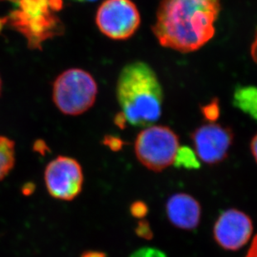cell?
Instances as JSON below:
<instances>
[{
    "instance_id": "1",
    "label": "cell",
    "mask_w": 257,
    "mask_h": 257,
    "mask_svg": "<svg viewBox=\"0 0 257 257\" xmlns=\"http://www.w3.org/2000/svg\"><path fill=\"white\" fill-rule=\"evenodd\" d=\"M221 7V0H162L153 34L163 47L197 51L215 35Z\"/></svg>"
},
{
    "instance_id": "2",
    "label": "cell",
    "mask_w": 257,
    "mask_h": 257,
    "mask_svg": "<svg viewBox=\"0 0 257 257\" xmlns=\"http://www.w3.org/2000/svg\"><path fill=\"white\" fill-rule=\"evenodd\" d=\"M116 97L121 112L117 125L126 122L138 127H148L162 115L163 92L155 72L148 63L134 62L119 74Z\"/></svg>"
},
{
    "instance_id": "3",
    "label": "cell",
    "mask_w": 257,
    "mask_h": 257,
    "mask_svg": "<svg viewBox=\"0 0 257 257\" xmlns=\"http://www.w3.org/2000/svg\"><path fill=\"white\" fill-rule=\"evenodd\" d=\"M97 84L89 73L80 68H70L61 73L54 82L53 99L63 114L78 116L94 104Z\"/></svg>"
},
{
    "instance_id": "4",
    "label": "cell",
    "mask_w": 257,
    "mask_h": 257,
    "mask_svg": "<svg viewBox=\"0 0 257 257\" xmlns=\"http://www.w3.org/2000/svg\"><path fill=\"white\" fill-rule=\"evenodd\" d=\"M179 148V138L166 126L145 127L135 141L137 158L153 172H162L173 164Z\"/></svg>"
},
{
    "instance_id": "5",
    "label": "cell",
    "mask_w": 257,
    "mask_h": 257,
    "mask_svg": "<svg viewBox=\"0 0 257 257\" xmlns=\"http://www.w3.org/2000/svg\"><path fill=\"white\" fill-rule=\"evenodd\" d=\"M96 24L107 38L125 40L139 29L141 16L132 0H105L97 10Z\"/></svg>"
},
{
    "instance_id": "6",
    "label": "cell",
    "mask_w": 257,
    "mask_h": 257,
    "mask_svg": "<svg viewBox=\"0 0 257 257\" xmlns=\"http://www.w3.org/2000/svg\"><path fill=\"white\" fill-rule=\"evenodd\" d=\"M45 184L49 194L54 198L72 201L82 191L83 169L78 161L59 156L52 161L45 169Z\"/></svg>"
},
{
    "instance_id": "7",
    "label": "cell",
    "mask_w": 257,
    "mask_h": 257,
    "mask_svg": "<svg viewBox=\"0 0 257 257\" xmlns=\"http://www.w3.org/2000/svg\"><path fill=\"white\" fill-rule=\"evenodd\" d=\"M197 157L208 165H216L226 159L234 135L229 127L220 124H204L192 134Z\"/></svg>"
},
{
    "instance_id": "8",
    "label": "cell",
    "mask_w": 257,
    "mask_h": 257,
    "mask_svg": "<svg viewBox=\"0 0 257 257\" xmlns=\"http://www.w3.org/2000/svg\"><path fill=\"white\" fill-rule=\"evenodd\" d=\"M250 216L236 209L223 211L216 220L213 229L214 239L221 247L237 250L250 240L252 234Z\"/></svg>"
},
{
    "instance_id": "9",
    "label": "cell",
    "mask_w": 257,
    "mask_h": 257,
    "mask_svg": "<svg viewBox=\"0 0 257 257\" xmlns=\"http://www.w3.org/2000/svg\"><path fill=\"white\" fill-rule=\"evenodd\" d=\"M166 211L173 226L182 230L197 228L201 220L199 202L187 193L172 195L166 205Z\"/></svg>"
},
{
    "instance_id": "10",
    "label": "cell",
    "mask_w": 257,
    "mask_h": 257,
    "mask_svg": "<svg viewBox=\"0 0 257 257\" xmlns=\"http://www.w3.org/2000/svg\"><path fill=\"white\" fill-rule=\"evenodd\" d=\"M233 104L257 121V87L237 86L233 94Z\"/></svg>"
},
{
    "instance_id": "11",
    "label": "cell",
    "mask_w": 257,
    "mask_h": 257,
    "mask_svg": "<svg viewBox=\"0 0 257 257\" xmlns=\"http://www.w3.org/2000/svg\"><path fill=\"white\" fill-rule=\"evenodd\" d=\"M15 163V142L6 137L0 136V181L11 172Z\"/></svg>"
},
{
    "instance_id": "12",
    "label": "cell",
    "mask_w": 257,
    "mask_h": 257,
    "mask_svg": "<svg viewBox=\"0 0 257 257\" xmlns=\"http://www.w3.org/2000/svg\"><path fill=\"white\" fill-rule=\"evenodd\" d=\"M175 167L177 168H186L189 170L198 169L200 163L197 156L188 147H180L175 158Z\"/></svg>"
},
{
    "instance_id": "13",
    "label": "cell",
    "mask_w": 257,
    "mask_h": 257,
    "mask_svg": "<svg viewBox=\"0 0 257 257\" xmlns=\"http://www.w3.org/2000/svg\"><path fill=\"white\" fill-rule=\"evenodd\" d=\"M130 212L132 216L135 218L144 219L148 212V207L145 202L142 201H137L132 204L130 207Z\"/></svg>"
},
{
    "instance_id": "14",
    "label": "cell",
    "mask_w": 257,
    "mask_h": 257,
    "mask_svg": "<svg viewBox=\"0 0 257 257\" xmlns=\"http://www.w3.org/2000/svg\"><path fill=\"white\" fill-rule=\"evenodd\" d=\"M202 113L204 116L209 121H215L219 116V106L218 102L216 100L212 101L211 103L206 105L202 107Z\"/></svg>"
},
{
    "instance_id": "15",
    "label": "cell",
    "mask_w": 257,
    "mask_h": 257,
    "mask_svg": "<svg viewBox=\"0 0 257 257\" xmlns=\"http://www.w3.org/2000/svg\"><path fill=\"white\" fill-rule=\"evenodd\" d=\"M137 235L139 237L146 239V240H152L153 237V230L151 229L150 225L146 220L142 219L141 221H139V224L137 226L136 230Z\"/></svg>"
},
{
    "instance_id": "16",
    "label": "cell",
    "mask_w": 257,
    "mask_h": 257,
    "mask_svg": "<svg viewBox=\"0 0 257 257\" xmlns=\"http://www.w3.org/2000/svg\"><path fill=\"white\" fill-rule=\"evenodd\" d=\"M130 257H167L165 253L155 248H142L132 254Z\"/></svg>"
},
{
    "instance_id": "17",
    "label": "cell",
    "mask_w": 257,
    "mask_h": 257,
    "mask_svg": "<svg viewBox=\"0 0 257 257\" xmlns=\"http://www.w3.org/2000/svg\"><path fill=\"white\" fill-rule=\"evenodd\" d=\"M105 143H106V145L108 146L113 151L120 150L121 147H122V142L120 139H113V138L106 139Z\"/></svg>"
},
{
    "instance_id": "18",
    "label": "cell",
    "mask_w": 257,
    "mask_h": 257,
    "mask_svg": "<svg viewBox=\"0 0 257 257\" xmlns=\"http://www.w3.org/2000/svg\"><path fill=\"white\" fill-rule=\"evenodd\" d=\"M245 257H257V235H255L250 249Z\"/></svg>"
},
{
    "instance_id": "19",
    "label": "cell",
    "mask_w": 257,
    "mask_h": 257,
    "mask_svg": "<svg viewBox=\"0 0 257 257\" xmlns=\"http://www.w3.org/2000/svg\"><path fill=\"white\" fill-rule=\"evenodd\" d=\"M250 149H251L253 157L257 163V134L253 138L252 141L250 143Z\"/></svg>"
},
{
    "instance_id": "20",
    "label": "cell",
    "mask_w": 257,
    "mask_h": 257,
    "mask_svg": "<svg viewBox=\"0 0 257 257\" xmlns=\"http://www.w3.org/2000/svg\"><path fill=\"white\" fill-rule=\"evenodd\" d=\"M81 257H107V255L99 251H87L83 253Z\"/></svg>"
},
{
    "instance_id": "21",
    "label": "cell",
    "mask_w": 257,
    "mask_h": 257,
    "mask_svg": "<svg viewBox=\"0 0 257 257\" xmlns=\"http://www.w3.org/2000/svg\"><path fill=\"white\" fill-rule=\"evenodd\" d=\"M251 57H252L253 60L257 63V32L255 34V40L251 45Z\"/></svg>"
},
{
    "instance_id": "22",
    "label": "cell",
    "mask_w": 257,
    "mask_h": 257,
    "mask_svg": "<svg viewBox=\"0 0 257 257\" xmlns=\"http://www.w3.org/2000/svg\"><path fill=\"white\" fill-rule=\"evenodd\" d=\"M73 1H77V2H94L96 0H73Z\"/></svg>"
},
{
    "instance_id": "23",
    "label": "cell",
    "mask_w": 257,
    "mask_h": 257,
    "mask_svg": "<svg viewBox=\"0 0 257 257\" xmlns=\"http://www.w3.org/2000/svg\"><path fill=\"white\" fill-rule=\"evenodd\" d=\"M0 90H1V79H0Z\"/></svg>"
}]
</instances>
